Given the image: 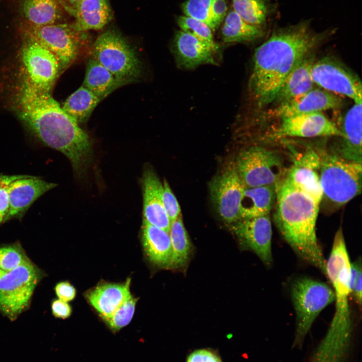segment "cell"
Here are the masks:
<instances>
[{
    "instance_id": "cell-44",
    "label": "cell",
    "mask_w": 362,
    "mask_h": 362,
    "mask_svg": "<svg viewBox=\"0 0 362 362\" xmlns=\"http://www.w3.org/2000/svg\"><path fill=\"white\" fill-rule=\"evenodd\" d=\"M61 6L70 14H72L80 0H57Z\"/></svg>"
},
{
    "instance_id": "cell-42",
    "label": "cell",
    "mask_w": 362,
    "mask_h": 362,
    "mask_svg": "<svg viewBox=\"0 0 362 362\" xmlns=\"http://www.w3.org/2000/svg\"><path fill=\"white\" fill-rule=\"evenodd\" d=\"M52 314L56 318L66 319L72 313V308L67 302L60 299H56L51 304Z\"/></svg>"
},
{
    "instance_id": "cell-43",
    "label": "cell",
    "mask_w": 362,
    "mask_h": 362,
    "mask_svg": "<svg viewBox=\"0 0 362 362\" xmlns=\"http://www.w3.org/2000/svg\"><path fill=\"white\" fill-rule=\"evenodd\" d=\"M227 9L226 0H212L211 12L218 27L225 19Z\"/></svg>"
},
{
    "instance_id": "cell-31",
    "label": "cell",
    "mask_w": 362,
    "mask_h": 362,
    "mask_svg": "<svg viewBox=\"0 0 362 362\" xmlns=\"http://www.w3.org/2000/svg\"><path fill=\"white\" fill-rule=\"evenodd\" d=\"M169 233L172 250L170 269H184L189 260L192 245L182 215L171 223Z\"/></svg>"
},
{
    "instance_id": "cell-14",
    "label": "cell",
    "mask_w": 362,
    "mask_h": 362,
    "mask_svg": "<svg viewBox=\"0 0 362 362\" xmlns=\"http://www.w3.org/2000/svg\"><path fill=\"white\" fill-rule=\"evenodd\" d=\"M231 230L242 245L255 253L265 265H272V227L269 214L240 219L231 225Z\"/></svg>"
},
{
    "instance_id": "cell-26",
    "label": "cell",
    "mask_w": 362,
    "mask_h": 362,
    "mask_svg": "<svg viewBox=\"0 0 362 362\" xmlns=\"http://www.w3.org/2000/svg\"><path fill=\"white\" fill-rule=\"evenodd\" d=\"M276 195L277 184L245 188L240 205V219L269 214Z\"/></svg>"
},
{
    "instance_id": "cell-8",
    "label": "cell",
    "mask_w": 362,
    "mask_h": 362,
    "mask_svg": "<svg viewBox=\"0 0 362 362\" xmlns=\"http://www.w3.org/2000/svg\"><path fill=\"white\" fill-rule=\"evenodd\" d=\"M44 272L29 258L0 278V312L15 320L28 308Z\"/></svg>"
},
{
    "instance_id": "cell-15",
    "label": "cell",
    "mask_w": 362,
    "mask_h": 362,
    "mask_svg": "<svg viewBox=\"0 0 362 362\" xmlns=\"http://www.w3.org/2000/svg\"><path fill=\"white\" fill-rule=\"evenodd\" d=\"M280 121L272 133L271 137H342L337 125L322 112L296 115L281 119Z\"/></svg>"
},
{
    "instance_id": "cell-25",
    "label": "cell",
    "mask_w": 362,
    "mask_h": 362,
    "mask_svg": "<svg viewBox=\"0 0 362 362\" xmlns=\"http://www.w3.org/2000/svg\"><path fill=\"white\" fill-rule=\"evenodd\" d=\"M71 15L75 29L82 32L103 29L112 16L108 0H80Z\"/></svg>"
},
{
    "instance_id": "cell-16",
    "label": "cell",
    "mask_w": 362,
    "mask_h": 362,
    "mask_svg": "<svg viewBox=\"0 0 362 362\" xmlns=\"http://www.w3.org/2000/svg\"><path fill=\"white\" fill-rule=\"evenodd\" d=\"M319 152L308 148L293 157L285 178L294 187L311 197L320 206L322 191L320 182Z\"/></svg>"
},
{
    "instance_id": "cell-13",
    "label": "cell",
    "mask_w": 362,
    "mask_h": 362,
    "mask_svg": "<svg viewBox=\"0 0 362 362\" xmlns=\"http://www.w3.org/2000/svg\"><path fill=\"white\" fill-rule=\"evenodd\" d=\"M245 188L234 162L226 166L210 183V196L215 209L229 225L240 219V205Z\"/></svg>"
},
{
    "instance_id": "cell-40",
    "label": "cell",
    "mask_w": 362,
    "mask_h": 362,
    "mask_svg": "<svg viewBox=\"0 0 362 362\" xmlns=\"http://www.w3.org/2000/svg\"><path fill=\"white\" fill-rule=\"evenodd\" d=\"M187 362H221L219 356L208 349L194 351L188 357Z\"/></svg>"
},
{
    "instance_id": "cell-21",
    "label": "cell",
    "mask_w": 362,
    "mask_h": 362,
    "mask_svg": "<svg viewBox=\"0 0 362 362\" xmlns=\"http://www.w3.org/2000/svg\"><path fill=\"white\" fill-rule=\"evenodd\" d=\"M143 220L150 224L169 232L171 222L165 211L163 185L151 168H146L142 177Z\"/></svg>"
},
{
    "instance_id": "cell-20",
    "label": "cell",
    "mask_w": 362,
    "mask_h": 362,
    "mask_svg": "<svg viewBox=\"0 0 362 362\" xmlns=\"http://www.w3.org/2000/svg\"><path fill=\"white\" fill-rule=\"evenodd\" d=\"M341 140L331 152L344 159L361 163V103H354L344 117Z\"/></svg>"
},
{
    "instance_id": "cell-18",
    "label": "cell",
    "mask_w": 362,
    "mask_h": 362,
    "mask_svg": "<svg viewBox=\"0 0 362 362\" xmlns=\"http://www.w3.org/2000/svg\"><path fill=\"white\" fill-rule=\"evenodd\" d=\"M218 46L197 37L177 31L174 35L172 50L178 67L186 69L195 68L203 64H217L215 54Z\"/></svg>"
},
{
    "instance_id": "cell-9",
    "label": "cell",
    "mask_w": 362,
    "mask_h": 362,
    "mask_svg": "<svg viewBox=\"0 0 362 362\" xmlns=\"http://www.w3.org/2000/svg\"><path fill=\"white\" fill-rule=\"evenodd\" d=\"M234 164L245 188L276 185L284 175L280 155L261 146H251L242 150Z\"/></svg>"
},
{
    "instance_id": "cell-39",
    "label": "cell",
    "mask_w": 362,
    "mask_h": 362,
    "mask_svg": "<svg viewBox=\"0 0 362 362\" xmlns=\"http://www.w3.org/2000/svg\"><path fill=\"white\" fill-rule=\"evenodd\" d=\"M361 261L357 259L350 264V296L356 304L361 305Z\"/></svg>"
},
{
    "instance_id": "cell-27",
    "label": "cell",
    "mask_w": 362,
    "mask_h": 362,
    "mask_svg": "<svg viewBox=\"0 0 362 362\" xmlns=\"http://www.w3.org/2000/svg\"><path fill=\"white\" fill-rule=\"evenodd\" d=\"M125 84H127V83L116 78L93 58L88 60L82 85L101 100L115 89Z\"/></svg>"
},
{
    "instance_id": "cell-6",
    "label": "cell",
    "mask_w": 362,
    "mask_h": 362,
    "mask_svg": "<svg viewBox=\"0 0 362 362\" xmlns=\"http://www.w3.org/2000/svg\"><path fill=\"white\" fill-rule=\"evenodd\" d=\"M296 315L294 346H301L320 312L334 302L333 289L327 284L308 277L297 279L291 288Z\"/></svg>"
},
{
    "instance_id": "cell-17",
    "label": "cell",
    "mask_w": 362,
    "mask_h": 362,
    "mask_svg": "<svg viewBox=\"0 0 362 362\" xmlns=\"http://www.w3.org/2000/svg\"><path fill=\"white\" fill-rule=\"evenodd\" d=\"M342 105V100L337 95L321 88L314 87L303 95L275 106L268 114L270 117L280 120L301 114L337 109Z\"/></svg>"
},
{
    "instance_id": "cell-41",
    "label": "cell",
    "mask_w": 362,
    "mask_h": 362,
    "mask_svg": "<svg viewBox=\"0 0 362 362\" xmlns=\"http://www.w3.org/2000/svg\"><path fill=\"white\" fill-rule=\"evenodd\" d=\"M54 290L58 299L66 302L73 300L76 296L75 288L68 282L58 283Z\"/></svg>"
},
{
    "instance_id": "cell-37",
    "label": "cell",
    "mask_w": 362,
    "mask_h": 362,
    "mask_svg": "<svg viewBox=\"0 0 362 362\" xmlns=\"http://www.w3.org/2000/svg\"><path fill=\"white\" fill-rule=\"evenodd\" d=\"M26 174L7 175L0 173V226L5 223L9 209V187L16 179Z\"/></svg>"
},
{
    "instance_id": "cell-4",
    "label": "cell",
    "mask_w": 362,
    "mask_h": 362,
    "mask_svg": "<svg viewBox=\"0 0 362 362\" xmlns=\"http://www.w3.org/2000/svg\"><path fill=\"white\" fill-rule=\"evenodd\" d=\"M350 264L342 229L339 227L335 234L330 254L326 261L327 278L332 285L335 308L326 336L342 342L349 341L352 331L349 305Z\"/></svg>"
},
{
    "instance_id": "cell-19",
    "label": "cell",
    "mask_w": 362,
    "mask_h": 362,
    "mask_svg": "<svg viewBox=\"0 0 362 362\" xmlns=\"http://www.w3.org/2000/svg\"><path fill=\"white\" fill-rule=\"evenodd\" d=\"M55 183L29 175L13 181L9 187V209L5 220H21L32 204L48 191Z\"/></svg>"
},
{
    "instance_id": "cell-30",
    "label": "cell",
    "mask_w": 362,
    "mask_h": 362,
    "mask_svg": "<svg viewBox=\"0 0 362 362\" xmlns=\"http://www.w3.org/2000/svg\"><path fill=\"white\" fill-rule=\"evenodd\" d=\"M221 34L225 43H245L253 41L262 37L261 29L245 23L234 11L226 16Z\"/></svg>"
},
{
    "instance_id": "cell-7",
    "label": "cell",
    "mask_w": 362,
    "mask_h": 362,
    "mask_svg": "<svg viewBox=\"0 0 362 362\" xmlns=\"http://www.w3.org/2000/svg\"><path fill=\"white\" fill-rule=\"evenodd\" d=\"M91 52L92 58L116 78L127 84L141 77L142 66L136 52L124 37L114 31L99 35Z\"/></svg>"
},
{
    "instance_id": "cell-32",
    "label": "cell",
    "mask_w": 362,
    "mask_h": 362,
    "mask_svg": "<svg viewBox=\"0 0 362 362\" xmlns=\"http://www.w3.org/2000/svg\"><path fill=\"white\" fill-rule=\"evenodd\" d=\"M234 11L246 23L261 29L268 10L264 0H232Z\"/></svg>"
},
{
    "instance_id": "cell-3",
    "label": "cell",
    "mask_w": 362,
    "mask_h": 362,
    "mask_svg": "<svg viewBox=\"0 0 362 362\" xmlns=\"http://www.w3.org/2000/svg\"><path fill=\"white\" fill-rule=\"evenodd\" d=\"M276 201L275 222L283 238L299 257L327 277L326 260L316 233L320 205L284 176L277 184Z\"/></svg>"
},
{
    "instance_id": "cell-11",
    "label": "cell",
    "mask_w": 362,
    "mask_h": 362,
    "mask_svg": "<svg viewBox=\"0 0 362 362\" xmlns=\"http://www.w3.org/2000/svg\"><path fill=\"white\" fill-rule=\"evenodd\" d=\"M21 56L25 80L36 88L50 93L61 70L57 58L32 38L24 34Z\"/></svg>"
},
{
    "instance_id": "cell-10",
    "label": "cell",
    "mask_w": 362,
    "mask_h": 362,
    "mask_svg": "<svg viewBox=\"0 0 362 362\" xmlns=\"http://www.w3.org/2000/svg\"><path fill=\"white\" fill-rule=\"evenodd\" d=\"M23 32L50 50L58 59L61 69L75 58L85 36L84 32L77 31L73 23L43 26L26 23Z\"/></svg>"
},
{
    "instance_id": "cell-23",
    "label": "cell",
    "mask_w": 362,
    "mask_h": 362,
    "mask_svg": "<svg viewBox=\"0 0 362 362\" xmlns=\"http://www.w3.org/2000/svg\"><path fill=\"white\" fill-rule=\"evenodd\" d=\"M142 240L145 254L153 264L170 269L172 250L169 232L143 220Z\"/></svg>"
},
{
    "instance_id": "cell-5",
    "label": "cell",
    "mask_w": 362,
    "mask_h": 362,
    "mask_svg": "<svg viewBox=\"0 0 362 362\" xmlns=\"http://www.w3.org/2000/svg\"><path fill=\"white\" fill-rule=\"evenodd\" d=\"M318 152L322 191L321 203L323 202L330 210L338 209L360 194L361 163L344 159L331 152Z\"/></svg>"
},
{
    "instance_id": "cell-1",
    "label": "cell",
    "mask_w": 362,
    "mask_h": 362,
    "mask_svg": "<svg viewBox=\"0 0 362 362\" xmlns=\"http://www.w3.org/2000/svg\"><path fill=\"white\" fill-rule=\"evenodd\" d=\"M16 108L24 125L41 143L63 153L77 175L85 173L93 156L89 137L50 93L24 79Z\"/></svg>"
},
{
    "instance_id": "cell-34",
    "label": "cell",
    "mask_w": 362,
    "mask_h": 362,
    "mask_svg": "<svg viewBox=\"0 0 362 362\" xmlns=\"http://www.w3.org/2000/svg\"><path fill=\"white\" fill-rule=\"evenodd\" d=\"M137 301V299L130 295L110 317L104 320L113 331L120 330L131 322Z\"/></svg>"
},
{
    "instance_id": "cell-38",
    "label": "cell",
    "mask_w": 362,
    "mask_h": 362,
    "mask_svg": "<svg viewBox=\"0 0 362 362\" xmlns=\"http://www.w3.org/2000/svg\"><path fill=\"white\" fill-rule=\"evenodd\" d=\"M162 185L163 207L166 214L171 223L181 216L180 208L175 196L165 179L164 180Z\"/></svg>"
},
{
    "instance_id": "cell-12",
    "label": "cell",
    "mask_w": 362,
    "mask_h": 362,
    "mask_svg": "<svg viewBox=\"0 0 362 362\" xmlns=\"http://www.w3.org/2000/svg\"><path fill=\"white\" fill-rule=\"evenodd\" d=\"M315 84L335 95L361 103V83L358 77L338 60L330 56L315 60L311 68Z\"/></svg>"
},
{
    "instance_id": "cell-29",
    "label": "cell",
    "mask_w": 362,
    "mask_h": 362,
    "mask_svg": "<svg viewBox=\"0 0 362 362\" xmlns=\"http://www.w3.org/2000/svg\"><path fill=\"white\" fill-rule=\"evenodd\" d=\"M101 101L82 85L67 98L62 108L79 124L87 121Z\"/></svg>"
},
{
    "instance_id": "cell-28",
    "label": "cell",
    "mask_w": 362,
    "mask_h": 362,
    "mask_svg": "<svg viewBox=\"0 0 362 362\" xmlns=\"http://www.w3.org/2000/svg\"><path fill=\"white\" fill-rule=\"evenodd\" d=\"M21 11L26 23L34 26L55 24L61 17L57 0H22Z\"/></svg>"
},
{
    "instance_id": "cell-2",
    "label": "cell",
    "mask_w": 362,
    "mask_h": 362,
    "mask_svg": "<svg viewBox=\"0 0 362 362\" xmlns=\"http://www.w3.org/2000/svg\"><path fill=\"white\" fill-rule=\"evenodd\" d=\"M329 32H314L307 21L274 32L254 51L248 83L253 101L260 107L273 103L288 74Z\"/></svg>"
},
{
    "instance_id": "cell-22",
    "label": "cell",
    "mask_w": 362,
    "mask_h": 362,
    "mask_svg": "<svg viewBox=\"0 0 362 362\" xmlns=\"http://www.w3.org/2000/svg\"><path fill=\"white\" fill-rule=\"evenodd\" d=\"M315 60V56L311 52L295 66L282 84L273 102L275 106L289 101L314 87L311 68Z\"/></svg>"
},
{
    "instance_id": "cell-33",
    "label": "cell",
    "mask_w": 362,
    "mask_h": 362,
    "mask_svg": "<svg viewBox=\"0 0 362 362\" xmlns=\"http://www.w3.org/2000/svg\"><path fill=\"white\" fill-rule=\"evenodd\" d=\"M212 0H187L182 5L186 16L199 20L207 24L212 31L218 28L211 12Z\"/></svg>"
},
{
    "instance_id": "cell-45",
    "label": "cell",
    "mask_w": 362,
    "mask_h": 362,
    "mask_svg": "<svg viewBox=\"0 0 362 362\" xmlns=\"http://www.w3.org/2000/svg\"><path fill=\"white\" fill-rule=\"evenodd\" d=\"M6 272H4L1 269H0V278L2 277V276L5 274Z\"/></svg>"
},
{
    "instance_id": "cell-36",
    "label": "cell",
    "mask_w": 362,
    "mask_h": 362,
    "mask_svg": "<svg viewBox=\"0 0 362 362\" xmlns=\"http://www.w3.org/2000/svg\"><path fill=\"white\" fill-rule=\"evenodd\" d=\"M28 257L21 246L17 243L0 246V269L10 272Z\"/></svg>"
},
{
    "instance_id": "cell-24",
    "label": "cell",
    "mask_w": 362,
    "mask_h": 362,
    "mask_svg": "<svg viewBox=\"0 0 362 362\" xmlns=\"http://www.w3.org/2000/svg\"><path fill=\"white\" fill-rule=\"evenodd\" d=\"M128 278L124 284L98 285L86 294L89 303L104 320L110 317L131 295Z\"/></svg>"
},
{
    "instance_id": "cell-35",
    "label": "cell",
    "mask_w": 362,
    "mask_h": 362,
    "mask_svg": "<svg viewBox=\"0 0 362 362\" xmlns=\"http://www.w3.org/2000/svg\"><path fill=\"white\" fill-rule=\"evenodd\" d=\"M177 23L181 31L211 44H217L214 41L212 30L205 23L187 16L178 17Z\"/></svg>"
}]
</instances>
